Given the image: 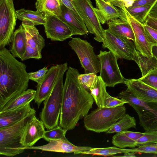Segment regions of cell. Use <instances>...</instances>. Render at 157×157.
Wrapping results in <instances>:
<instances>
[{
    "instance_id": "1",
    "label": "cell",
    "mask_w": 157,
    "mask_h": 157,
    "mask_svg": "<svg viewBox=\"0 0 157 157\" xmlns=\"http://www.w3.org/2000/svg\"><path fill=\"white\" fill-rule=\"evenodd\" d=\"M78 70L69 67L63 85L59 126L67 130L73 129L80 119L92 108L94 99L79 82Z\"/></svg>"
},
{
    "instance_id": "2",
    "label": "cell",
    "mask_w": 157,
    "mask_h": 157,
    "mask_svg": "<svg viewBox=\"0 0 157 157\" xmlns=\"http://www.w3.org/2000/svg\"><path fill=\"white\" fill-rule=\"evenodd\" d=\"M26 66L4 48L0 49V110L10 100L27 90Z\"/></svg>"
},
{
    "instance_id": "3",
    "label": "cell",
    "mask_w": 157,
    "mask_h": 157,
    "mask_svg": "<svg viewBox=\"0 0 157 157\" xmlns=\"http://www.w3.org/2000/svg\"><path fill=\"white\" fill-rule=\"evenodd\" d=\"M68 69L67 63L59 64V71L53 88L44 102V106L40 117L47 130L58 125L62 106L63 76Z\"/></svg>"
},
{
    "instance_id": "4",
    "label": "cell",
    "mask_w": 157,
    "mask_h": 157,
    "mask_svg": "<svg viewBox=\"0 0 157 157\" xmlns=\"http://www.w3.org/2000/svg\"><path fill=\"white\" fill-rule=\"evenodd\" d=\"M126 112L124 105L115 107H98L84 117V126L88 130L106 132L126 114Z\"/></svg>"
},
{
    "instance_id": "5",
    "label": "cell",
    "mask_w": 157,
    "mask_h": 157,
    "mask_svg": "<svg viewBox=\"0 0 157 157\" xmlns=\"http://www.w3.org/2000/svg\"><path fill=\"white\" fill-rule=\"evenodd\" d=\"M118 97L127 102L137 113L139 124L145 131H157V102L143 101L128 88Z\"/></svg>"
},
{
    "instance_id": "6",
    "label": "cell",
    "mask_w": 157,
    "mask_h": 157,
    "mask_svg": "<svg viewBox=\"0 0 157 157\" xmlns=\"http://www.w3.org/2000/svg\"><path fill=\"white\" fill-rule=\"evenodd\" d=\"M33 113L19 122L0 128V155L13 157L22 153L24 147L21 143L23 130L27 122Z\"/></svg>"
},
{
    "instance_id": "7",
    "label": "cell",
    "mask_w": 157,
    "mask_h": 157,
    "mask_svg": "<svg viewBox=\"0 0 157 157\" xmlns=\"http://www.w3.org/2000/svg\"><path fill=\"white\" fill-rule=\"evenodd\" d=\"M68 44L77 55L84 74L100 72V60L94 50V47L87 41L79 37L72 38Z\"/></svg>"
},
{
    "instance_id": "8",
    "label": "cell",
    "mask_w": 157,
    "mask_h": 157,
    "mask_svg": "<svg viewBox=\"0 0 157 157\" xmlns=\"http://www.w3.org/2000/svg\"><path fill=\"white\" fill-rule=\"evenodd\" d=\"M17 19L13 0H0V49L11 43Z\"/></svg>"
},
{
    "instance_id": "9",
    "label": "cell",
    "mask_w": 157,
    "mask_h": 157,
    "mask_svg": "<svg viewBox=\"0 0 157 157\" xmlns=\"http://www.w3.org/2000/svg\"><path fill=\"white\" fill-rule=\"evenodd\" d=\"M82 18L88 32L94 34V39L102 42L105 38L103 28L90 0H71Z\"/></svg>"
},
{
    "instance_id": "10",
    "label": "cell",
    "mask_w": 157,
    "mask_h": 157,
    "mask_svg": "<svg viewBox=\"0 0 157 157\" xmlns=\"http://www.w3.org/2000/svg\"><path fill=\"white\" fill-rule=\"evenodd\" d=\"M100 61V77L107 86L113 87L124 83L125 78L122 75L117 63L118 58L111 51H100L98 55Z\"/></svg>"
},
{
    "instance_id": "11",
    "label": "cell",
    "mask_w": 157,
    "mask_h": 157,
    "mask_svg": "<svg viewBox=\"0 0 157 157\" xmlns=\"http://www.w3.org/2000/svg\"><path fill=\"white\" fill-rule=\"evenodd\" d=\"M102 47L107 48L119 59L133 60L136 50L134 43L131 40L117 36L107 29L105 30Z\"/></svg>"
},
{
    "instance_id": "12",
    "label": "cell",
    "mask_w": 157,
    "mask_h": 157,
    "mask_svg": "<svg viewBox=\"0 0 157 157\" xmlns=\"http://www.w3.org/2000/svg\"><path fill=\"white\" fill-rule=\"evenodd\" d=\"M118 7L124 16V21L128 22L133 30L135 38L134 41L136 49L143 55L152 56V45L149 40L142 24L133 18L129 13L122 2L118 3Z\"/></svg>"
},
{
    "instance_id": "13",
    "label": "cell",
    "mask_w": 157,
    "mask_h": 157,
    "mask_svg": "<svg viewBox=\"0 0 157 157\" xmlns=\"http://www.w3.org/2000/svg\"><path fill=\"white\" fill-rule=\"evenodd\" d=\"M44 17L46 23L44 26L47 38L52 41H62L73 35L69 26L56 16L48 14Z\"/></svg>"
},
{
    "instance_id": "14",
    "label": "cell",
    "mask_w": 157,
    "mask_h": 157,
    "mask_svg": "<svg viewBox=\"0 0 157 157\" xmlns=\"http://www.w3.org/2000/svg\"><path fill=\"white\" fill-rule=\"evenodd\" d=\"M45 128L43 122L36 118V114L32 115L23 130L21 144L24 147L33 146L38 140L43 138Z\"/></svg>"
},
{
    "instance_id": "15",
    "label": "cell",
    "mask_w": 157,
    "mask_h": 157,
    "mask_svg": "<svg viewBox=\"0 0 157 157\" xmlns=\"http://www.w3.org/2000/svg\"><path fill=\"white\" fill-rule=\"evenodd\" d=\"M92 148L88 146H76L71 143L65 136L58 139L51 140L48 144L44 145L24 147L22 149L24 151L25 149H30L41 150L44 151L71 153L79 151H89Z\"/></svg>"
},
{
    "instance_id": "16",
    "label": "cell",
    "mask_w": 157,
    "mask_h": 157,
    "mask_svg": "<svg viewBox=\"0 0 157 157\" xmlns=\"http://www.w3.org/2000/svg\"><path fill=\"white\" fill-rule=\"evenodd\" d=\"M59 67V64L51 67L43 80L37 84L34 100L38 108L51 93L57 77Z\"/></svg>"
},
{
    "instance_id": "17",
    "label": "cell",
    "mask_w": 157,
    "mask_h": 157,
    "mask_svg": "<svg viewBox=\"0 0 157 157\" xmlns=\"http://www.w3.org/2000/svg\"><path fill=\"white\" fill-rule=\"evenodd\" d=\"M124 83L139 99L144 101L157 102V90L139 79H125Z\"/></svg>"
},
{
    "instance_id": "18",
    "label": "cell",
    "mask_w": 157,
    "mask_h": 157,
    "mask_svg": "<svg viewBox=\"0 0 157 157\" xmlns=\"http://www.w3.org/2000/svg\"><path fill=\"white\" fill-rule=\"evenodd\" d=\"M30 103L10 110L0 112V128L16 123L27 116L36 113Z\"/></svg>"
},
{
    "instance_id": "19",
    "label": "cell",
    "mask_w": 157,
    "mask_h": 157,
    "mask_svg": "<svg viewBox=\"0 0 157 157\" xmlns=\"http://www.w3.org/2000/svg\"><path fill=\"white\" fill-rule=\"evenodd\" d=\"M21 24L25 28L26 34V49H31L41 52L45 45L44 39L31 22L28 21H22Z\"/></svg>"
},
{
    "instance_id": "20",
    "label": "cell",
    "mask_w": 157,
    "mask_h": 157,
    "mask_svg": "<svg viewBox=\"0 0 157 157\" xmlns=\"http://www.w3.org/2000/svg\"><path fill=\"white\" fill-rule=\"evenodd\" d=\"M95 10L101 23L104 24L116 18H121L122 13L120 10L105 0H95Z\"/></svg>"
},
{
    "instance_id": "21",
    "label": "cell",
    "mask_w": 157,
    "mask_h": 157,
    "mask_svg": "<svg viewBox=\"0 0 157 157\" xmlns=\"http://www.w3.org/2000/svg\"><path fill=\"white\" fill-rule=\"evenodd\" d=\"M62 15L60 19L72 30L73 35H83L88 32L85 24L82 23L73 12L61 3Z\"/></svg>"
},
{
    "instance_id": "22",
    "label": "cell",
    "mask_w": 157,
    "mask_h": 157,
    "mask_svg": "<svg viewBox=\"0 0 157 157\" xmlns=\"http://www.w3.org/2000/svg\"><path fill=\"white\" fill-rule=\"evenodd\" d=\"M26 36L21 24L14 32L10 51L15 58H22L26 51Z\"/></svg>"
},
{
    "instance_id": "23",
    "label": "cell",
    "mask_w": 157,
    "mask_h": 157,
    "mask_svg": "<svg viewBox=\"0 0 157 157\" xmlns=\"http://www.w3.org/2000/svg\"><path fill=\"white\" fill-rule=\"evenodd\" d=\"M107 24V29L113 34L132 40H135L134 33L130 24L119 18L111 20Z\"/></svg>"
},
{
    "instance_id": "24",
    "label": "cell",
    "mask_w": 157,
    "mask_h": 157,
    "mask_svg": "<svg viewBox=\"0 0 157 157\" xmlns=\"http://www.w3.org/2000/svg\"><path fill=\"white\" fill-rule=\"evenodd\" d=\"M36 11L43 15L51 14L60 18L62 15L61 3L59 0H36Z\"/></svg>"
},
{
    "instance_id": "25",
    "label": "cell",
    "mask_w": 157,
    "mask_h": 157,
    "mask_svg": "<svg viewBox=\"0 0 157 157\" xmlns=\"http://www.w3.org/2000/svg\"><path fill=\"white\" fill-rule=\"evenodd\" d=\"M36 90L28 89L8 101L0 112L12 110L30 103L34 100Z\"/></svg>"
},
{
    "instance_id": "26",
    "label": "cell",
    "mask_w": 157,
    "mask_h": 157,
    "mask_svg": "<svg viewBox=\"0 0 157 157\" xmlns=\"http://www.w3.org/2000/svg\"><path fill=\"white\" fill-rule=\"evenodd\" d=\"M106 86L100 76H96L92 86L89 88L90 94L98 107H104L109 94L106 90Z\"/></svg>"
},
{
    "instance_id": "27",
    "label": "cell",
    "mask_w": 157,
    "mask_h": 157,
    "mask_svg": "<svg viewBox=\"0 0 157 157\" xmlns=\"http://www.w3.org/2000/svg\"><path fill=\"white\" fill-rule=\"evenodd\" d=\"M133 60L139 67L142 76L146 75L151 70L157 68V60L153 56L144 55L136 49L134 52Z\"/></svg>"
},
{
    "instance_id": "28",
    "label": "cell",
    "mask_w": 157,
    "mask_h": 157,
    "mask_svg": "<svg viewBox=\"0 0 157 157\" xmlns=\"http://www.w3.org/2000/svg\"><path fill=\"white\" fill-rule=\"evenodd\" d=\"M17 18L22 21H28L35 26L44 25L46 23L45 17L37 11H34L24 8L16 10Z\"/></svg>"
},
{
    "instance_id": "29",
    "label": "cell",
    "mask_w": 157,
    "mask_h": 157,
    "mask_svg": "<svg viewBox=\"0 0 157 157\" xmlns=\"http://www.w3.org/2000/svg\"><path fill=\"white\" fill-rule=\"evenodd\" d=\"M136 120L133 117L125 114L114 124L106 132L107 134L118 133L127 130L131 128H136Z\"/></svg>"
},
{
    "instance_id": "30",
    "label": "cell",
    "mask_w": 157,
    "mask_h": 157,
    "mask_svg": "<svg viewBox=\"0 0 157 157\" xmlns=\"http://www.w3.org/2000/svg\"><path fill=\"white\" fill-rule=\"evenodd\" d=\"M131 152L130 149H122L115 147L106 148H92L87 151H79L74 153L75 155H92L105 156L112 155L117 154Z\"/></svg>"
},
{
    "instance_id": "31",
    "label": "cell",
    "mask_w": 157,
    "mask_h": 157,
    "mask_svg": "<svg viewBox=\"0 0 157 157\" xmlns=\"http://www.w3.org/2000/svg\"><path fill=\"white\" fill-rule=\"evenodd\" d=\"M154 3L126 8L133 18L141 24L144 25L146 21L148 13Z\"/></svg>"
},
{
    "instance_id": "32",
    "label": "cell",
    "mask_w": 157,
    "mask_h": 157,
    "mask_svg": "<svg viewBox=\"0 0 157 157\" xmlns=\"http://www.w3.org/2000/svg\"><path fill=\"white\" fill-rule=\"evenodd\" d=\"M112 143L116 147L124 149L127 147L135 148L136 141L127 136L123 131L117 133L112 139Z\"/></svg>"
},
{
    "instance_id": "33",
    "label": "cell",
    "mask_w": 157,
    "mask_h": 157,
    "mask_svg": "<svg viewBox=\"0 0 157 157\" xmlns=\"http://www.w3.org/2000/svg\"><path fill=\"white\" fill-rule=\"evenodd\" d=\"M67 131L58 125L51 129L45 131L43 138L48 142L51 140L60 139L66 136Z\"/></svg>"
},
{
    "instance_id": "34",
    "label": "cell",
    "mask_w": 157,
    "mask_h": 157,
    "mask_svg": "<svg viewBox=\"0 0 157 157\" xmlns=\"http://www.w3.org/2000/svg\"><path fill=\"white\" fill-rule=\"evenodd\" d=\"M157 143V131H145L136 142V147Z\"/></svg>"
},
{
    "instance_id": "35",
    "label": "cell",
    "mask_w": 157,
    "mask_h": 157,
    "mask_svg": "<svg viewBox=\"0 0 157 157\" xmlns=\"http://www.w3.org/2000/svg\"><path fill=\"white\" fill-rule=\"evenodd\" d=\"M139 79L157 90V68L151 70L146 75Z\"/></svg>"
},
{
    "instance_id": "36",
    "label": "cell",
    "mask_w": 157,
    "mask_h": 157,
    "mask_svg": "<svg viewBox=\"0 0 157 157\" xmlns=\"http://www.w3.org/2000/svg\"><path fill=\"white\" fill-rule=\"evenodd\" d=\"M130 149L131 152L135 153L157 154V143L144 145Z\"/></svg>"
},
{
    "instance_id": "37",
    "label": "cell",
    "mask_w": 157,
    "mask_h": 157,
    "mask_svg": "<svg viewBox=\"0 0 157 157\" xmlns=\"http://www.w3.org/2000/svg\"><path fill=\"white\" fill-rule=\"evenodd\" d=\"M97 75L94 73L79 74L78 76L80 82L85 88L89 89L92 86Z\"/></svg>"
},
{
    "instance_id": "38",
    "label": "cell",
    "mask_w": 157,
    "mask_h": 157,
    "mask_svg": "<svg viewBox=\"0 0 157 157\" xmlns=\"http://www.w3.org/2000/svg\"><path fill=\"white\" fill-rule=\"evenodd\" d=\"M48 70L47 67H44L37 71L29 73V79L38 84L44 79Z\"/></svg>"
},
{
    "instance_id": "39",
    "label": "cell",
    "mask_w": 157,
    "mask_h": 157,
    "mask_svg": "<svg viewBox=\"0 0 157 157\" xmlns=\"http://www.w3.org/2000/svg\"><path fill=\"white\" fill-rule=\"evenodd\" d=\"M142 25L150 42L152 45L157 44V29L146 24Z\"/></svg>"
},
{
    "instance_id": "40",
    "label": "cell",
    "mask_w": 157,
    "mask_h": 157,
    "mask_svg": "<svg viewBox=\"0 0 157 157\" xmlns=\"http://www.w3.org/2000/svg\"><path fill=\"white\" fill-rule=\"evenodd\" d=\"M125 103H127V102L125 101L112 97L109 94L106 99L104 107H115Z\"/></svg>"
},
{
    "instance_id": "41",
    "label": "cell",
    "mask_w": 157,
    "mask_h": 157,
    "mask_svg": "<svg viewBox=\"0 0 157 157\" xmlns=\"http://www.w3.org/2000/svg\"><path fill=\"white\" fill-rule=\"evenodd\" d=\"M61 3L72 11L82 23L85 24L81 16L75 8L71 0H59Z\"/></svg>"
},
{
    "instance_id": "42",
    "label": "cell",
    "mask_w": 157,
    "mask_h": 157,
    "mask_svg": "<svg viewBox=\"0 0 157 157\" xmlns=\"http://www.w3.org/2000/svg\"><path fill=\"white\" fill-rule=\"evenodd\" d=\"M123 132L127 136L136 142L144 133V132H134L128 130Z\"/></svg>"
},
{
    "instance_id": "43",
    "label": "cell",
    "mask_w": 157,
    "mask_h": 157,
    "mask_svg": "<svg viewBox=\"0 0 157 157\" xmlns=\"http://www.w3.org/2000/svg\"><path fill=\"white\" fill-rule=\"evenodd\" d=\"M157 0H136L131 7H136L154 3Z\"/></svg>"
},
{
    "instance_id": "44",
    "label": "cell",
    "mask_w": 157,
    "mask_h": 157,
    "mask_svg": "<svg viewBox=\"0 0 157 157\" xmlns=\"http://www.w3.org/2000/svg\"><path fill=\"white\" fill-rule=\"evenodd\" d=\"M145 24L157 29V19L156 18L148 15Z\"/></svg>"
},
{
    "instance_id": "45",
    "label": "cell",
    "mask_w": 157,
    "mask_h": 157,
    "mask_svg": "<svg viewBox=\"0 0 157 157\" xmlns=\"http://www.w3.org/2000/svg\"><path fill=\"white\" fill-rule=\"evenodd\" d=\"M148 15L157 19V0L150 10Z\"/></svg>"
},
{
    "instance_id": "46",
    "label": "cell",
    "mask_w": 157,
    "mask_h": 157,
    "mask_svg": "<svg viewBox=\"0 0 157 157\" xmlns=\"http://www.w3.org/2000/svg\"><path fill=\"white\" fill-rule=\"evenodd\" d=\"M152 56L157 60V44L154 45L152 48Z\"/></svg>"
},
{
    "instance_id": "47",
    "label": "cell",
    "mask_w": 157,
    "mask_h": 157,
    "mask_svg": "<svg viewBox=\"0 0 157 157\" xmlns=\"http://www.w3.org/2000/svg\"><path fill=\"white\" fill-rule=\"evenodd\" d=\"M135 152H126L124 153V154L122 157H135L136 156Z\"/></svg>"
}]
</instances>
